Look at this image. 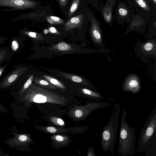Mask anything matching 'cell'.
Returning a JSON list of instances; mask_svg holds the SVG:
<instances>
[{"instance_id": "cell-1", "label": "cell", "mask_w": 156, "mask_h": 156, "mask_svg": "<svg viewBox=\"0 0 156 156\" xmlns=\"http://www.w3.org/2000/svg\"><path fill=\"white\" fill-rule=\"evenodd\" d=\"M29 87L23 97V101L26 105L33 102L65 106L68 102L63 96L46 88L35 84H31Z\"/></svg>"}, {"instance_id": "cell-2", "label": "cell", "mask_w": 156, "mask_h": 156, "mask_svg": "<svg viewBox=\"0 0 156 156\" xmlns=\"http://www.w3.org/2000/svg\"><path fill=\"white\" fill-rule=\"evenodd\" d=\"M120 106L115 104L112 111L109 121L103 128L101 134L102 150L110 151L112 155L117 139Z\"/></svg>"}, {"instance_id": "cell-3", "label": "cell", "mask_w": 156, "mask_h": 156, "mask_svg": "<svg viewBox=\"0 0 156 156\" xmlns=\"http://www.w3.org/2000/svg\"><path fill=\"white\" fill-rule=\"evenodd\" d=\"M126 110L124 108L122 114L118 154L121 156L133 155L135 152L136 131L127 122Z\"/></svg>"}, {"instance_id": "cell-4", "label": "cell", "mask_w": 156, "mask_h": 156, "mask_svg": "<svg viewBox=\"0 0 156 156\" xmlns=\"http://www.w3.org/2000/svg\"><path fill=\"white\" fill-rule=\"evenodd\" d=\"M156 105L147 119L139 136L136 151H146L150 147L156 137Z\"/></svg>"}, {"instance_id": "cell-5", "label": "cell", "mask_w": 156, "mask_h": 156, "mask_svg": "<svg viewBox=\"0 0 156 156\" xmlns=\"http://www.w3.org/2000/svg\"><path fill=\"white\" fill-rule=\"evenodd\" d=\"M107 101H87L83 106H74L69 112V116L74 119L84 120L93 111L109 106Z\"/></svg>"}, {"instance_id": "cell-6", "label": "cell", "mask_w": 156, "mask_h": 156, "mask_svg": "<svg viewBox=\"0 0 156 156\" xmlns=\"http://www.w3.org/2000/svg\"><path fill=\"white\" fill-rule=\"evenodd\" d=\"M37 4V2L30 0H0V6L12 7L15 10L33 9Z\"/></svg>"}, {"instance_id": "cell-7", "label": "cell", "mask_w": 156, "mask_h": 156, "mask_svg": "<svg viewBox=\"0 0 156 156\" xmlns=\"http://www.w3.org/2000/svg\"><path fill=\"white\" fill-rule=\"evenodd\" d=\"M88 16L91 23L90 34L92 41L99 47L104 48L102 35L100 26L96 19L92 16L89 14Z\"/></svg>"}, {"instance_id": "cell-8", "label": "cell", "mask_w": 156, "mask_h": 156, "mask_svg": "<svg viewBox=\"0 0 156 156\" xmlns=\"http://www.w3.org/2000/svg\"><path fill=\"white\" fill-rule=\"evenodd\" d=\"M124 92H130L133 94L138 93L141 90L140 80L137 76L132 74L126 79L122 85Z\"/></svg>"}, {"instance_id": "cell-9", "label": "cell", "mask_w": 156, "mask_h": 156, "mask_svg": "<svg viewBox=\"0 0 156 156\" xmlns=\"http://www.w3.org/2000/svg\"><path fill=\"white\" fill-rule=\"evenodd\" d=\"M41 129L46 132L51 133H57L67 132L81 133L85 132L88 130L90 127L88 126L75 127L69 128V129L59 128L53 126L40 127Z\"/></svg>"}, {"instance_id": "cell-10", "label": "cell", "mask_w": 156, "mask_h": 156, "mask_svg": "<svg viewBox=\"0 0 156 156\" xmlns=\"http://www.w3.org/2000/svg\"><path fill=\"white\" fill-rule=\"evenodd\" d=\"M49 49L51 51L64 54L73 52L80 50V48L77 46L63 42L53 45Z\"/></svg>"}, {"instance_id": "cell-11", "label": "cell", "mask_w": 156, "mask_h": 156, "mask_svg": "<svg viewBox=\"0 0 156 156\" xmlns=\"http://www.w3.org/2000/svg\"><path fill=\"white\" fill-rule=\"evenodd\" d=\"M83 17L84 15L82 14L71 18L64 24V31H69L75 28L81 29L83 23Z\"/></svg>"}, {"instance_id": "cell-12", "label": "cell", "mask_w": 156, "mask_h": 156, "mask_svg": "<svg viewBox=\"0 0 156 156\" xmlns=\"http://www.w3.org/2000/svg\"><path fill=\"white\" fill-rule=\"evenodd\" d=\"M12 145L24 146L33 142L30 135L27 134H16L10 141Z\"/></svg>"}, {"instance_id": "cell-13", "label": "cell", "mask_w": 156, "mask_h": 156, "mask_svg": "<svg viewBox=\"0 0 156 156\" xmlns=\"http://www.w3.org/2000/svg\"><path fill=\"white\" fill-rule=\"evenodd\" d=\"M58 74L74 82L80 83L89 87L94 90L96 91L93 86L89 82L82 77L73 74L60 72Z\"/></svg>"}, {"instance_id": "cell-14", "label": "cell", "mask_w": 156, "mask_h": 156, "mask_svg": "<svg viewBox=\"0 0 156 156\" xmlns=\"http://www.w3.org/2000/svg\"><path fill=\"white\" fill-rule=\"evenodd\" d=\"M51 139L56 146L63 147L66 146L69 142V137L66 135L55 134L51 137Z\"/></svg>"}, {"instance_id": "cell-15", "label": "cell", "mask_w": 156, "mask_h": 156, "mask_svg": "<svg viewBox=\"0 0 156 156\" xmlns=\"http://www.w3.org/2000/svg\"><path fill=\"white\" fill-rule=\"evenodd\" d=\"M80 91L85 96L91 99L101 101L105 99L101 95L94 90L86 88H81Z\"/></svg>"}, {"instance_id": "cell-16", "label": "cell", "mask_w": 156, "mask_h": 156, "mask_svg": "<svg viewBox=\"0 0 156 156\" xmlns=\"http://www.w3.org/2000/svg\"><path fill=\"white\" fill-rule=\"evenodd\" d=\"M34 82L41 87L50 89L51 90H55L58 89V88L50 83L47 80L41 78L36 77L34 80Z\"/></svg>"}, {"instance_id": "cell-17", "label": "cell", "mask_w": 156, "mask_h": 156, "mask_svg": "<svg viewBox=\"0 0 156 156\" xmlns=\"http://www.w3.org/2000/svg\"><path fill=\"white\" fill-rule=\"evenodd\" d=\"M155 49L156 43L154 41L150 40L142 45L141 50L146 54L151 55V52L155 53Z\"/></svg>"}, {"instance_id": "cell-18", "label": "cell", "mask_w": 156, "mask_h": 156, "mask_svg": "<svg viewBox=\"0 0 156 156\" xmlns=\"http://www.w3.org/2000/svg\"><path fill=\"white\" fill-rule=\"evenodd\" d=\"M112 5L108 1L102 10V14L105 20L110 22L112 20Z\"/></svg>"}, {"instance_id": "cell-19", "label": "cell", "mask_w": 156, "mask_h": 156, "mask_svg": "<svg viewBox=\"0 0 156 156\" xmlns=\"http://www.w3.org/2000/svg\"><path fill=\"white\" fill-rule=\"evenodd\" d=\"M42 76L47 80L58 88L64 90L67 89L66 87L57 80L48 75L43 74Z\"/></svg>"}, {"instance_id": "cell-20", "label": "cell", "mask_w": 156, "mask_h": 156, "mask_svg": "<svg viewBox=\"0 0 156 156\" xmlns=\"http://www.w3.org/2000/svg\"><path fill=\"white\" fill-rule=\"evenodd\" d=\"M80 0H73L69 9L68 17L69 18L76 12L79 6Z\"/></svg>"}, {"instance_id": "cell-21", "label": "cell", "mask_w": 156, "mask_h": 156, "mask_svg": "<svg viewBox=\"0 0 156 156\" xmlns=\"http://www.w3.org/2000/svg\"><path fill=\"white\" fill-rule=\"evenodd\" d=\"M46 19L48 23L52 25L63 24L64 23V20L56 16H46Z\"/></svg>"}, {"instance_id": "cell-22", "label": "cell", "mask_w": 156, "mask_h": 156, "mask_svg": "<svg viewBox=\"0 0 156 156\" xmlns=\"http://www.w3.org/2000/svg\"><path fill=\"white\" fill-rule=\"evenodd\" d=\"M156 137H155L149 148L146 151V156H156Z\"/></svg>"}, {"instance_id": "cell-23", "label": "cell", "mask_w": 156, "mask_h": 156, "mask_svg": "<svg viewBox=\"0 0 156 156\" xmlns=\"http://www.w3.org/2000/svg\"><path fill=\"white\" fill-rule=\"evenodd\" d=\"M50 120L54 124L58 126H62L65 124L64 121L60 118L52 116L50 118Z\"/></svg>"}, {"instance_id": "cell-24", "label": "cell", "mask_w": 156, "mask_h": 156, "mask_svg": "<svg viewBox=\"0 0 156 156\" xmlns=\"http://www.w3.org/2000/svg\"><path fill=\"white\" fill-rule=\"evenodd\" d=\"M34 75H31L27 82L25 83L23 85V88L22 91V93L24 92V91L26 89L28 88L31 85L34 79Z\"/></svg>"}, {"instance_id": "cell-25", "label": "cell", "mask_w": 156, "mask_h": 156, "mask_svg": "<svg viewBox=\"0 0 156 156\" xmlns=\"http://www.w3.org/2000/svg\"><path fill=\"white\" fill-rule=\"evenodd\" d=\"M137 4L144 9L149 11V7L144 0H135Z\"/></svg>"}, {"instance_id": "cell-26", "label": "cell", "mask_w": 156, "mask_h": 156, "mask_svg": "<svg viewBox=\"0 0 156 156\" xmlns=\"http://www.w3.org/2000/svg\"><path fill=\"white\" fill-rule=\"evenodd\" d=\"M28 34L30 37L35 38L37 40H43V36L39 34L30 32H28Z\"/></svg>"}, {"instance_id": "cell-27", "label": "cell", "mask_w": 156, "mask_h": 156, "mask_svg": "<svg viewBox=\"0 0 156 156\" xmlns=\"http://www.w3.org/2000/svg\"><path fill=\"white\" fill-rule=\"evenodd\" d=\"M87 156H96L93 147H88L87 149Z\"/></svg>"}, {"instance_id": "cell-28", "label": "cell", "mask_w": 156, "mask_h": 156, "mask_svg": "<svg viewBox=\"0 0 156 156\" xmlns=\"http://www.w3.org/2000/svg\"><path fill=\"white\" fill-rule=\"evenodd\" d=\"M119 13L122 16H125L128 13V11L126 9L122 8H120L119 10Z\"/></svg>"}, {"instance_id": "cell-29", "label": "cell", "mask_w": 156, "mask_h": 156, "mask_svg": "<svg viewBox=\"0 0 156 156\" xmlns=\"http://www.w3.org/2000/svg\"><path fill=\"white\" fill-rule=\"evenodd\" d=\"M49 31L53 34H61L54 27H51L48 29Z\"/></svg>"}, {"instance_id": "cell-30", "label": "cell", "mask_w": 156, "mask_h": 156, "mask_svg": "<svg viewBox=\"0 0 156 156\" xmlns=\"http://www.w3.org/2000/svg\"><path fill=\"white\" fill-rule=\"evenodd\" d=\"M68 1V0H58L59 3L61 7H65Z\"/></svg>"}, {"instance_id": "cell-31", "label": "cell", "mask_w": 156, "mask_h": 156, "mask_svg": "<svg viewBox=\"0 0 156 156\" xmlns=\"http://www.w3.org/2000/svg\"><path fill=\"white\" fill-rule=\"evenodd\" d=\"M17 75L14 74L10 76L8 80V81L9 83H11L14 81L17 77Z\"/></svg>"}, {"instance_id": "cell-32", "label": "cell", "mask_w": 156, "mask_h": 156, "mask_svg": "<svg viewBox=\"0 0 156 156\" xmlns=\"http://www.w3.org/2000/svg\"><path fill=\"white\" fill-rule=\"evenodd\" d=\"M18 45L17 43L15 41H13L12 42V49L16 50L18 48Z\"/></svg>"}, {"instance_id": "cell-33", "label": "cell", "mask_w": 156, "mask_h": 156, "mask_svg": "<svg viewBox=\"0 0 156 156\" xmlns=\"http://www.w3.org/2000/svg\"><path fill=\"white\" fill-rule=\"evenodd\" d=\"M2 112L7 113L8 112L3 105L0 104V113Z\"/></svg>"}, {"instance_id": "cell-34", "label": "cell", "mask_w": 156, "mask_h": 156, "mask_svg": "<svg viewBox=\"0 0 156 156\" xmlns=\"http://www.w3.org/2000/svg\"><path fill=\"white\" fill-rule=\"evenodd\" d=\"M107 1H108L112 5H114L115 0H108Z\"/></svg>"}, {"instance_id": "cell-35", "label": "cell", "mask_w": 156, "mask_h": 156, "mask_svg": "<svg viewBox=\"0 0 156 156\" xmlns=\"http://www.w3.org/2000/svg\"><path fill=\"white\" fill-rule=\"evenodd\" d=\"M153 2L154 4L155 5H156V0H153Z\"/></svg>"}, {"instance_id": "cell-36", "label": "cell", "mask_w": 156, "mask_h": 156, "mask_svg": "<svg viewBox=\"0 0 156 156\" xmlns=\"http://www.w3.org/2000/svg\"><path fill=\"white\" fill-rule=\"evenodd\" d=\"M1 71H0V75H1Z\"/></svg>"}]
</instances>
